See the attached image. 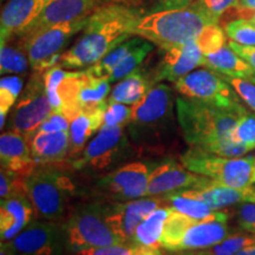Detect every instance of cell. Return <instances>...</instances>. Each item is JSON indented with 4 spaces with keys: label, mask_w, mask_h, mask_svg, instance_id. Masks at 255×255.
Masks as SVG:
<instances>
[{
    "label": "cell",
    "mask_w": 255,
    "mask_h": 255,
    "mask_svg": "<svg viewBox=\"0 0 255 255\" xmlns=\"http://www.w3.org/2000/svg\"><path fill=\"white\" fill-rule=\"evenodd\" d=\"M28 57L25 50L17 44H1L0 49V72L1 75H24L27 72Z\"/></svg>",
    "instance_id": "31"
},
{
    "label": "cell",
    "mask_w": 255,
    "mask_h": 255,
    "mask_svg": "<svg viewBox=\"0 0 255 255\" xmlns=\"http://www.w3.org/2000/svg\"><path fill=\"white\" fill-rule=\"evenodd\" d=\"M132 116V107L108 101L104 122L102 127H127Z\"/></svg>",
    "instance_id": "40"
},
{
    "label": "cell",
    "mask_w": 255,
    "mask_h": 255,
    "mask_svg": "<svg viewBox=\"0 0 255 255\" xmlns=\"http://www.w3.org/2000/svg\"><path fill=\"white\" fill-rule=\"evenodd\" d=\"M26 195L36 210L37 218L62 222L70 212V201L77 187L62 165H38L25 178Z\"/></svg>",
    "instance_id": "5"
},
{
    "label": "cell",
    "mask_w": 255,
    "mask_h": 255,
    "mask_svg": "<svg viewBox=\"0 0 255 255\" xmlns=\"http://www.w3.org/2000/svg\"><path fill=\"white\" fill-rule=\"evenodd\" d=\"M255 17V0H238L233 8L223 15L220 24L225 19H245L252 20Z\"/></svg>",
    "instance_id": "45"
},
{
    "label": "cell",
    "mask_w": 255,
    "mask_h": 255,
    "mask_svg": "<svg viewBox=\"0 0 255 255\" xmlns=\"http://www.w3.org/2000/svg\"><path fill=\"white\" fill-rule=\"evenodd\" d=\"M174 89L188 100L222 108L241 105V100L221 73L210 69L194 70L174 83Z\"/></svg>",
    "instance_id": "13"
},
{
    "label": "cell",
    "mask_w": 255,
    "mask_h": 255,
    "mask_svg": "<svg viewBox=\"0 0 255 255\" xmlns=\"http://www.w3.org/2000/svg\"><path fill=\"white\" fill-rule=\"evenodd\" d=\"M0 255H18L17 252L12 246L11 241L9 242H1L0 245Z\"/></svg>",
    "instance_id": "50"
},
{
    "label": "cell",
    "mask_w": 255,
    "mask_h": 255,
    "mask_svg": "<svg viewBox=\"0 0 255 255\" xmlns=\"http://www.w3.org/2000/svg\"><path fill=\"white\" fill-rule=\"evenodd\" d=\"M103 5L102 0H47L40 14L19 37L59 24L89 18Z\"/></svg>",
    "instance_id": "17"
},
{
    "label": "cell",
    "mask_w": 255,
    "mask_h": 255,
    "mask_svg": "<svg viewBox=\"0 0 255 255\" xmlns=\"http://www.w3.org/2000/svg\"><path fill=\"white\" fill-rule=\"evenodd\" d=\"M137 245L133 244H120L113 246L91 248L79 252L75 255H136Z\"/></svg>",
    "instance_id": "44"
},
{
    "label": "cell",
    "mask_w": 255,
    "mask_h": 255,
    "mask_svg": "<svg viewBox=\"0 0 255 255\" xmlns=\"http://www.w3.org/2000/svg\"><path fill=\"white\" fill-rule=\"evenodd\" d=\"M237 1L238 0H196L194 5L216 23H220L223 15L234 7Z\"/></svg>",
    "instance_id": "41"
},
{
    "label": "cell",
    "mask_w": 255,
    "mask_h": 255,
    "mask_svg": "<svg viewBox=\"0 0 255 255\" xmlns=\"http://www.w3.org/2000/svg\"><path fill=\"white\" fill-rule=\"evenodd\" d=\"M127 127H102L77 158L65 163L88 175H104L137 154Z\"/></svg>",
    "instance_id": "8"
},
{
    "label": "cell",
    "mask_w": 255,
    "mask_h": 255,
    "mask_svg": "<svg viewBox=\"0 0 255 255\" xmlns=\"http://www.w3.org/2000/svg\"><path fill=\"white\" fill-rule=\"evenodd\" d=\"M235 220L241 231L255 233V202L239 205L235 209Z\"/></svg>",
    "instance_id": "43"
},
{
    "label": "cell",
    "mask_w": 255,
    "mask_h": 255,
    "mask_svg": "<svg viewBox=\"0 0 255 255\" xmlns=\"http://www.w3.org/2000/svg\"><path fill=\"white\" fill-rule=\"evenodd\" d=\"M170 207L162 206L155 209L148 218H145L138 226L133 235L132 244L143 247L162 248L161 238L163 233L165 221H167Z\"/></svg>",
    "instance_id": "29"
},
{
    "label": "cell",
    "mask_w": 255,
    "mask_h": 255,
    "mask_svg": "<svg viewBox=\"0 0 255 255\" xmlns=\"http://www.w3.org/2000/svg\"><path fill=\"white\" fill-rule=\"evenodd\" d=\"M252 21H253V23H254V24H255V17H254V18H253V19H252Z\"/></svg>",
    "instance_id": "56"
},
{
    "label": "cell",
    "mask_w": 255,
    "mask_h": 255,
    "mask_svg": "<svg viewBox=\"0 0 255 255\" xmlns=\"http://www.w3.org/2000/svg\"><path fill=\"white\" fill-rule=\"evenodd\" d=\"M210 181L213 180L193 173L182 163L168 159L150 171L146 196H163L177 191L197 189Z\"/></svg>",
    "instance_id": "16"
},
{
    "label": "cell",
    "mask_w": 255,
    "mask_h": 255,
    "mask_svg": "<svg viewBox=\"0 0 255 255\" xmlns=\"http://www.w3.org/2000/svg\"><path fill=\"white\" fill-rule=\"evenodd\" d=\"M108 102L101 105L98 109L90 113L82 111L77 116L73 117L70 121V129H69V158L66 163L72 159L77 158L82 154L85 146L90 142L91 137L94 133L100 131V129L103 126L104 115L107 110Z\"/></svg>",
    "instance_id": "24"
},
{
    "label": "cell",
    "mask_w": 255,
    "mask_h": 255,
    "mask_svg": "<svg viewBox=\"0 0 255 255\" xmlns=\"http://www.w3.org/2000/svg\"><path fill=\"white\" fill-rule=\"evenodd\" d=\"M247 109L244 105L222 108L203 102L176 98V117L183 138L189 146H197L223 157H242L251 151L235 144L232 133Z\"/></svg>",
    "instance_id": "2"
},
{
    "label": "cell",
    "mask_w": 255,
    "mask_h": 255,
    "mask_svg": "<svg viewBox=\"0 0 255 255\" xmlns=\"http://www.w3.org/2000/svg\"><path fill=\"white\" fill-rule=\"evenodd\" d=\"M188 191L203 201L213 210H222L246 202H255V186L234 188L210 181L205 186Z\"/></svg>",
    "instance_id": "23"
},
{
    "label": "cell",
    "mask_w": 255,
    "mask_h": 255,
    "mask_svg": "<svg viewBox=\"0 0 255 255\" xmlns=\"http://www.w3.org/2000/svg\"><path fill=\"white\" fill-rule=\"evenodd\" d=\"M143 17L136 6L107 4L88 18L81 37L60 57L64 69H88L104 58L111 50L135 36L136 25Z\"/></svg>",
    "instance_id": "1"
},
{
    "label": "cell",
    "mask_w": 255,
    "mask_h": 255,
    "mask_svg": "<svg viewBox=\"0 0 255 255\" xmlns=\"http://www.w3.org/2000/svg\"><path fill=\"white\" fill-rule=\"evenodd\" d=\"M51 114L52 108L46 94L44 73L33 72L6 126L8 131L18 132L28 138Z\"/></svg>",
    "instance_id": "11"
},
{
    "label": "cell",
    "mask_w": 255,
    "mask_h": 255,
    "mask_svg": "<svg viewBox=\"0 0 255 255\" xmlns=\"http://www.w3.org/2000/svg\"><path fill=\"white\" fill-rule=\"evenodd\" d=\"M70 120L63 113H55L50 115L47 119L40 124L38 128V132H58V131H69Z\"/></svg>",
    "instance_id": "46"
},
{
    "label": "cell",
    "mask_w": 255,
    "mask_h": 255,
    "mask_svg": "<svg viewBox=\"0 0 255 255\" xmlns=\"http://www.w3.org/2000/svg\"><path fill=\"white\" fill-rule=\"evenodd\" d=\"M104 5L107 4H126L130 6H136L138 4L139 0H102Z\"/></svg>",
    "instance_id": "51"
},
{
    "label": "cell",
    "mask_w": 255,
    "mask_h": 255,
    "mask_svg": "<svg viewBox=\"0 0 255 255\" xmlns=\"http://www.w3.org/2000/svg\"><path fill=\"white\" fill-rule=\"evenodd\" d=\"M235 255H255V245H254V246H250V247L244 248V250L238 252V253Z\"/></svg>",
    "instance_id": "52"
},
{
    "label": "cell",
    "mask_w": 255,
    "mask_h": 255,
    "mask_svg": "<svg viewBox=\"0 0 255 255\" xmlns=\"http://www.w3.org/2000/svg\"><path fill=\"white\" fill-rule=\"evenodd\" d=\"M250 81H252V82H253L254 84H255V76H254V77H252V78L250 79Z\"/></svg>",
    "instance_id": "55"
},
{
    "label": "cell",
    "mask_w": 255,
    "mask_h": 255,
    "mask_svg": "<svg viewBox=\"0 0 255 255\" xmlns=\"http://www.w3.org/2000/svg\"><path fill=\"white\" fill-rule=\"evenodd\" d=\"M210 24H216V21L193 4L143 15L133 33L151 41L161 50H167L196 40L203 28Z\"/></svg>",
    "instance_id": "4"
},
{
    "label": "cell",
    "mask_w": 255,
    "mask_h": 255,
    "mask_svg": "<svg viewBox=\"0 0 255 255\" xmlns=\"http://www.w3.org/2000/svg\"><path fill=\"white\" fill-rule=\"evenodd\" d=\"M174 255H196V252H191V251L177 252V253H174Z\"/></svg>",
    "instance_id": "53"
},
{
    "label": "cell",
    "mask_w": 255,
    "mask_h": 255,
    "mask_svg": "<svg viewBox=\"0 0 255 255\" xmlns=\"http://www.w3.org/2000/svg\"><path fill=\"white\" fill-rule=\"evenodd\" d=\"M176 98L169 85L157 83L138 103L132 105V116L127 126L137 155H163L177 139Z\"/></svg>",
    "instance_id": "3"
},
{
    "label": "cell",
    "mask_w": 255,
    "mask_h": 255,
    "mask_svg": "<svg viewBox=\"0 0 255 255\" xmlns=\"http://www.w3.org/2000/svg\"><path fill=\"white\" fill-rule=\"evenodd\" d=\"M205 66L228 77L251 79L255 76L254 70L238 56L228 44L216 52L207 55Z\"/></svg>",
    "instance_id": "28"
},
{
    "label": "cell",
    "mask_w": 255,
    "mask_h": 255,
    "mask_svg": "<svg viewBox=\"0 0 255 255\" xmlns=\"http://www.w3.org/2000/svg\"><path fill=\"white\" fill-rule=\"evenodd\" d=\"M0 162L2 169L25 177L38 167L26 137L8 130L0 136Z\"/></svg>",
    "instance_id": "21"
},
{
    "label": "cell",
    "mask_w": 255,
    "mask_h": 255,
    "mask_svg": "<svg viewBox=\"0 0 255 255\" xmlns=\"http://www.w3.org/2000/svg\"><path fill=\"white\" fill-rule=\"evenodd\" d=\"M229 40L241 45H255V24L252 20L235 19L229 20L223 26Z\"/></svg>",
    "instance_id": "37"
},
{
    "label": "cell",
    "mask_w": 255,
    "mask_h": 255,
    "mask_svg": "<svg viewBox=\"0 0 255 255\" xmlns=\"http://www.w3.org/2000/svg\"><path fill=\"white\" fill-rule=\"evenodd\" d=\"M180 161L190 171L209 177L216 183L234 188L255 186V155L223 157L197 146H189L180 156Z\"/></svg>",
    "instance_id": "9"
},
{
    "label": "cell",
    "mask_w": 255,
    "mask_h": 255,
    "mask_svg": "<svg viewBox=\"0 0 255 255\" xmlns=\"http://www.w3.org/2000/svg\"><path fill=\"white\" fill-rule=\"evenodd\" d=\"M255 245V233L250 232H237L232 233L228 238L215 246L208 250L199 251L207 255H235L244 248L254 246Z\"/></svg>",
    "instance_id": "34"
},
{
    "label": "cell",
    "mask_w": 255,
    "mask_h": 255,
    "mask_svg": "<svg viewBox=\"0 0 255 255\" xmlns=\"http://www.w3.org/2000/svg\"><path fill=\"white\" fill-rule=\"evenodd\" d=\"M155 85L151 70L138 68L121 79L110 92L109 102L135 105Z\"/></svg>",
    "instance_id": "25"
},
{
    "label": "cell",
    "mask_w": 255,
    "mask_h": 255,
    "mask_svg": "<svg viewBox=\"0 0 255 255\" xmlns=\"http://www.w3.org/2000/svg\"><path fill=\"white\" fill-rule=\"evenodd\" d=\"M223 76V75H222ZM231 87L234 89L240 100L255 114V84L250 79L223 76Z\"/></svg>",
    "instance_id": "42"
},
{
    "label": "cell",
    "mask_w": 255,
    "mask_h": 255,
    "mask_svg": "<svg viewBox=\"0 0 255 255\" xmlns=\"http://www.w3.org/2000/svg\"><path fill=\"white\" fill-rule=\"evenodd\" d=\"M23 78L20 76H6L0 81V129L6 126L11 108L17 103L23 90Z\"/></svg>",
    "instance_id": "33"
},
{
    "label": "cell",
    "mask_w": 255,
    "mask_h": 255,
    "mask_svg": "<svg viewBox=\"0 0 255 255\" xmlns=\"http://www.w3.org/2000/svg\"><path fill=\"white\" fill-rule=\"evenodd\" d=\"M62 225L68 253L124 244L107 222V200L100 197L76 205Z\"/></svg>",
    "instance_id": "6"
},
{
    "label": "cell",
    "mask_w": 255,
    "mask_h": 255,
    "mask_svg": "<svg viewBox=\"0 0 255 255\" xmlns=\"http://www.w3.org/2000/svg\"><path fill=\"white\" fill-rule=\"evenodd\" d=\"M150 169L143 162L121 165L96 178L94 193L100 199L124 202L146 196Z\"/></svg>",
    "instance_id": "12"
},
{
    "label": "cell",
    "mask_w": 255,
    "mask_h": 255,
    "mask_svg": "<svg viewBox=\"0 0 255 255\" xmlns=\"http://www.w3.org/2000/svg\"><path fill=\"white\" fill-rule=\"evenodd\" d=\"M228 218L196 221L170 209L161 238V247L169 253L199 252L215 246L231 235Z\"/></svg>",
    "instance_id": "7"
},
{
    "label": "cell",
    "mask_w": 255,
    "mask_h": 255,
    "mask_svg": "<svg viewBox=\"0 0 255 255\" xmlns=\"http://www.w3.org/2000/svg\"><path fill=\"white\" fill-rule=\"evenodd\" d=\"M26 139L37 165H62L68 161L69 131H36Z\"/></svg>",
    "instance_id": "22"
},
{
    "label": "cell",
    "mask_w": 255,
    "mask_h": 255,
    "mask_svg": "<svg viewBox=\"0 0 255 255\" xmlns=\"http://www.w3.org/2000/svg\"><path fill=\"white\" fill-rule=\"evenodd\" d=\"M47 0H8L1 12V44L18 38L36 19Z\"/></svg>",
    "instance_id": "19"
},
{
    "label": "cell",
    "mask_w": 255,
    "mask_h": 255,
    "mask_svg": "<svg viewBox=\"0 0 255 255\" xmlns=\"http://www.w3.org/2000/svg\"><path fill=\"white\" fill-rule=\"evenodd\" d=\"M70 71H65L60 65H56L53 68L44 72V82L47 97H49L51 108L55 113H63V102L60 100L58 94V88L64 79L68 77Z\"/></svg>",
    "instance_id": "36"
},
{
    "label": "cell",
    "mask_w": 255,
    "mask_h": 255,
    "mask_svg": "<svg viewBox=\"0 0 255 255\" xmlns=\"http://www.w3.org/2000/svg\"><path fill=\"white\" fill-rule=\"evenodd\" d=\"M152 50H154V44L144 39L113 70V72L108 76L107 79L110 83H115L127 77L135 70L141 68L142 63L144 62L146 57L150 55Z\"/></svg>",
    "instance_id": "32"
},
{
    "label": "cell",
    "mask_w": 255,
    "mask_h": 255,
    "mask_svg": "<svg viewBox=\"0 0 255 255\" xmlns=\"http://www.w3.org/2000/svg\"><path fill=\"white\" fill-rule=\"evenodd\" d=\"M163 199L171 209L177 210L196 221H206V220L228 218L229 216L227 212L213 210L208 205L197 199L188 190L167 194V195H163Z\"/></svg>",
    "instance_id": "27"
},
{
    "label": "cell",
    "mask_w": 255,
    "mask_h": 255,
    "mask_svg": "<svg viewBox=\"0 0 255 255\" xmlns=\"http://www.w3.org/2000/svg\"><path fill=\"white\" fill-rule=\"evenodd\" d=\"M162 206H168L163 196H146L124 202L107 201V222L124 244H132L137 227Z\"/></svg>",
    "instance_id": "14"
},
{
    "label": "cell",
    "mask_w": 255,
    "mask_h": 255,
    "mask_svg": "<svg viewBox=\"0 0 255 255\" xmlns=\"http://www.w3.org/2000/svg\"><path fill=\"white\" fill-rule=\"evenodd\" d=\"M88 18L70 21L32 32L26 36L15 38L28 57L33 72H46L59 65L60 57L69 43L78 32L83 31Z\"/></svg>",
    "instance_id": "10"
},
{
    "label": "cell",
    "mask_w": 255,
    "mask_h": 255,
    "mask_svg": "<svg viewBox=\"0 0 255 255\" xmlns=\"http://www.w3.org/2000/svg\"><path fill=\"white\" fill-rule=\"evenodd\" d=\"M163 55L152 71L155 84L168 81L175 83L194 71L197 66H205L206 56L200 50L196 40L162 50Z\"/></svg>",
    "instance_id": "18"
},
{
    "label": "cell",
    "mask_w": 255,
    "mask_h": 255,
    "mask_svg": "<svg viewBox=\"0 0 255 255\" xmlns=\"http://www.w3.org/2000/svg\"><path fill=\"white\" fill-rule=\"evenodd\" d=\"M196 43L203 55L207 56L227 45V34L221 24H210L203 28Z\"/></svg>",
    "instance_id": "35"
},
{
    "label": "cell",
    "mask_w": 255,
    "mask_h": 255,
    "mask_svg": "<svg viewBox=\"0 0 255 255\" xmlns=\"http://www.w3.org/2000/svg\"><path fill=\"white\" fill-rule=\"evenodd\" d=\"M196 255H207V254H203L202 252H196Z\"/></svg>",
    "instance_id": "54"
},
{
    "label": "cell",
    "mask_w": 255,
    "mask_h": 255,
    "mask_svg": "<svg viewBox=\"0 0 255 255\" xmlns=\"http://www.w3.org/2000/svg\"><path fill=\"white\" fill-rule=\"evenodd\" d=\"M25 176L1 168L0 171V197L1 200L13 196H27L25 189Z\"/></svg>",
    "instance_id": "39"
},
{
    "label": "cell",
    "mask_w": 255,
    "mask_h": 255,
    "mask_svg": "<svg viewBox=\"0 0 255 255\" xmlns=\"http://www.w3.org/2000/svg\"><path fill=\"white\" fill-rule=\"evenodd\" d=\"M196 0H157V8L171 9L181 8L193 5Z\"/></svg>",
    "instance_id": "48"
},
{
    "label": "cell",
    "mask_w": 255,
    "mask_h": 255,
    "mask_svg": "<svg viewBox=\"0 0 255 255\" xmlns=\"http://www.w3.org/2000/svg\"><path fill=\"white\" fill-rule=\"evenodd\" d=\"M136 255H167V251L163 248H150L137 245Z\"/></svg>",
    "instance_id": "49"
},
{
    "label": "cell",
    "mask_w": 255,
    "mask_h": 255,
    "mask_svg": "<svg viewBox=\"0 0 255 255\" xmlns=\"http://www.w3.org/2000/svg\"><path fill=\"white\" fill-rule=\"evenodd\" d=\"M36 210L27 196H13L0 203V238L1 242L15 239L34 221Z\"/></svg>",
    "instance_id": "20"
},
{
    "label": "cell",
    "mask_w": 255,
    "mask_h": 255,
    "mask_svg": "<svg viewBox=\"0 0 255 255\" xmlns=\"http://www.w3.org/2000/svg\"><path fill=\"white\" fill-rule=\"evenodd\" d=\"M18 255H64L65 235L62 222L34 220L11 241Z\"/></svg>",
    "instance_id": "15"
},
{
    "label": "cell",
    "mask_w": 255,
    "mask_h": 255,
    "mask_svg": "<svg viewBox=\"0 0 255 255\" xmlns=\"http://www.w3.org/2000/svg\"><path fill=\"white\" fill-rule=\"evenodd\" d=\"M144 40V38L142 37H131L129 39L123 41L122 44H120L119 46L115 47L114 50H111L104 58H102L100 62L96 63L95 65L90 66L87 70L91 75L96 76V77L100 78H108V76L113 72V70L116 68L126 57L129 55L133 49H136L142 41ZM85 70V69H84Z\"/></svg>",
    "instance_id": "30"
},
{
    "label": "cell",
    "mask_w": 255,
    "mask_h": 255,
    "mask_svg": "<svg viewBox=\"0 0 255 255\" xmlns=\"http://www.w3.org/2000/svg\"><path fill=\"white\" fill-rule=\"evenodd\" d=\"M232 141L235 144L247 146L250 150L255 149V115L247 113L241 117L232 133Z\"/></svg>",
    "instance_id": "38"
},
{
    "label": "cell",
    "mask_w": 255,
    "mask_h": 255,
    "mask_svg": "<svg viewBox=\"0 0 255 255\" xmlns=\"http://www.w3.org/2000/svg\"><path fill=\"white\" fill-rule=\"evenodd\" d=\"M228 45L231 46V49L234 51L238 56H240L255 72V45H241V44L235 43V41L233 40L228 41Z\"/></svg>",
    "instance_id": "47"
},
{
    "label": "cell",
    "mask_w": 255,
    "mask_h": 255,
    "mask_svg": "<svg viewBox=\"0 0 255 255\" xmlns=\"http://www.w3.org/2000/svg\"><path fill=\"white\" fill-rule=\"evenodd\" d=\"M111 83L105 78L96 77L87 69L82 70L77 91V105L81 111H94L108 102Z\"/></svg>",
    "instance_id": "26"
}]
</instances>
